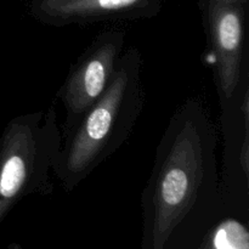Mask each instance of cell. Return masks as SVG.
<instances>
[{"label": "cell", "mask_w": 249, "mask_h": 249, "mask_svg": "<svg viewBox=\"0 0 249 249\" xmlns=\"http://www.w3.org/2000/svg\"><path fill=\"white\" fill-rule=\"evenodd\" d=\"M142 65L138 48L123 51L104 94L61 133L53 173L66 192L75 189L130 136L145 105Z\"/></svg>", "instance_id": "1"}, {"label": "cell", "mask_w": 249, "mask_h": 249, "mask_svg": "<svg viewBox=\"0 0 249 249\" xmlns=\"http://www.w3.org/2000/svg\"><path fill=\"white\" fill-rule=\"evenodd\" d=\"M213 131L197 104H186L175 113L158 148L146 189L152 214L156 249L196 203L214 163Z\"/></svg>", "instance_id": "2"}, {"label": "cell", "mask_w": 249, "mask_h": 249, "mask_svg": "<svg viewBox=\"0 0 249 249\" xmlns=\"http://www.w3.org/2000/svg\"><path fill=\"white\" fill-rule=\"evenodd\" d=\"M61 139L53 106L7 123L0 139V223L24 197L53 192L50 172Z\"/></svg>", "instance_id": "3"}, {"label": "cell", "mask_w": 249, "mask_h": 249, "mask_svg": "<svg viewBox=\"0 0 249 249\" xmlns=\"http://www.w3.org/2000/svg\"><path fill=\"white\" fill-rule=\"evenodd\" d=\"M198 6L216 87L224 99H231L242 75L249 0H198Z\"/></svg>", "instance_id": "4"}, {"label": "cell", "mask_w": 249, "mask_h": 249, "mask_svg": "<svg viewBox=\"0 0 249 249\" xmlns=\"http://www.w3.org/2000/svg\"><path fill=\"white\" fill-rule=\"evenodd\" d=\"M124 44L125 32L121 29L100 32L71 66L67 78L57 92V99L66 111L61 133L74 125L83 113L104 94L116 72Z\"/></svg>", "instance_id": "5"}, {"label": "cell", "mask_w": 249, "mask_h": 249, "mask_svg": "<svg viewBox=\"0 0 249 249\" xmlns=\"http://www.w3.org/2000/svg\"><path fill=\"white\" fill-rule=\"evenodd\" d=\"M167 1L168 0H73L41 12L36 19L53 27L136 21L157 16Z\"/></svg>", "instance_id": "6"}, {"label": "cell", "mask_w": 249, "mask_h": 249, "mask_svg": "<svg viewBox=\"0 0 249 249\" xmlns=\"http://www.w3.org/2000/svg\"><path fill=\"white\" fill-rule=\"evenodd\" d=\"M212 249H249L247 229L233 219L225 220L214 231Z\"/></svg>", "instance_id": "7"}, {"label": "cell", "mask_w": 249, "mask_h": 249, "mask_svg": "<svg viewBox=\"0 0 249 249\" xmlns=\"http://www.w3.org/2000/svg\"><path fill=\"white\" fill-rule=\"evenodd\" d=\"M242 113H243V123H245V140H243L242 148H241V156L240 162L241 167L243 169V174L246 178H248V163H249V148H248V124H249V99H248V91H246L245 97H243V106H242Z\"/></svg>", "instance_id": "8"}, {"label": "cell", "mask_w": 249, "mask_h": 249, "mask_svg": "<svg viewBox=\"0 0 249 249\" xmlns=\"http://www.w3.org/2000/svg\"><path fill=\"white\" fill-rule=\"evenodd\" d=\"M73 0H28V9L32 16L36 18L41 12H45L48 10L57 7L60 5L67 4Z\"/></svg>", "instance_id": "9"}]
</instances>
